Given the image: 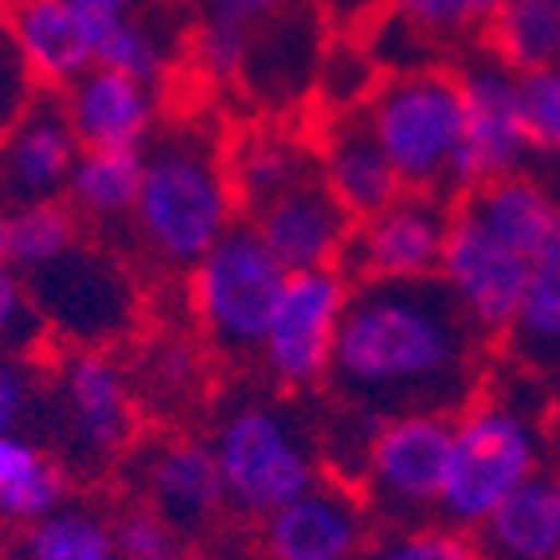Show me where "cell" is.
<instances>
[{
  "label": "cell",
  "mask_w": 560,
  "mask_h": 560,
  "mask_svg": "<svg viewBox=\"0 0 560 560\" xmlns=\"http://www.w3.org/2000/svg\"><path fill=\"white\" fill-rule=\"evenodd\" d=\"M205 357L192 341L161 337V341H150L141 349L133 388H138V396L161 404V408H180V404L197 400L200 388H205Z\"/></svg>",
  "instance_id": "32"
},
{
  "label": "cell",
  "mask_w": 560,
  "mask_h": 560,
  "mask_svg": "<svg viewBox=\"0 0 560 560\" xmlns=\"http://www.w3.org/2000/svg\"><path fill=\"white\" fill-rule=\"evenodd\" d=\"M141 150H83L67 180V208L79 224L121 228L130 224L141 188Z\"/></svg>",
  "instance_id": "27"
},
{
  "label": "cell",
  "mask_w": 560,
  "mask_h": 560,
  "mask_svg": "<svg viewBox=\"0 0 560 560\" xmlns=\"http://www.w3.org/2000/svg\"><path fill=\"white\" fill-rule=\"evenodd\" d=\"M552 475H557V482H560V463H557V467H552Z\"/></svg>",
  "instance_id": "47"
},
{
  "label": "cell",
  "mask_w": 560,
  "mask_h": 560,
  "mask_svg": "<svg viewBox=\"0 0 560 560\" xmlns=\"http://www.w3.org/2000/svg\"><path fill=\"white\" fill-rule=\"evenodd\" d=\"M47 337L51 334L28 279L16 267H0V353L32 357Z\"/></svg>",
  "instance_id": "37"
},
{
  "label": "cell",
  "mask_w": 560,
  "mask_h": 560,
  "mask_svg": "<svg viewBox=\"0 0 560 560\" xmlns=\"http://www.w3.org/2000/svg\"><path fill=\"white\" fill-rule=\"evenodd\" d=\"M4 4H16V0H4Z\"/></svg>",
  "instance_id": "48"
},
{
  "label": "cell",
  "mask_w": 560,
  "mask_h": 560,
  "mask_svg": "<svg viewBox=\"0 0 560 560\" xmlns=\"http://www.w3.org/2000/svg\"><path fill=\"white\" fill-rule=\"evenodd\" d=\"M299 4H306V0H197V9L205 16L235 20V24H247V28H262V24L294 12Z\"/></svg>",
  "instance_id": "42"
},
{
  "label": "cell",
  "mask_w": 560,
  "mask_h": 560,
  "mask_svg": "<svg viewBox=\"0 0 560 560\" xmlns=\"http://www.w3.org/2000/svg\"><path fill=\"white\" fill-rule=\"evenodd\" d=\"M505 341L529 373H560V247L533 262L522 310Z\"/></svg>",
  "instance_id": "28"
},
{
  "label": "cell",
  "mask_w": 560,
  "mask_h": 560,
  "mask_svg": "<svg viewBox=\"0 0 560 560\" xmlns=\"http://www.w3.org/2000/svg\"><path fill=\"white\" fill-rule=\"evenodd\" d=\"M388 9L435 39L440 47L486 39L502 0H393Z\"/></svg>",
  "instance_id": "35"
},
{
  "label": "cell",
  "mask_w": 560,
  "mask_h": 560,
  "mask_svg": "<svg viewBox=\"0 0 560 560\" xmlns=\"http://www.w3.org/2000/svg\"><path fill=\"white\" fill-rule=\"evenodd\" d=\"M71 470L24 431L0 435V522L36 525L67 505Z\"/></svg>",
  "instance_id": "26"
},
{
  "label": "cell",
  "mask_w": 560,
  "mask_h": 560,
  "mask_svg": "<svg viewBox=\"0 0 560 560\" xmlns=\"http://www.w3.org/2000/svg\"><path fill=\"white\" fill-rule=\"evenodd\" d=\"M0 560H24V557H12V552H0Z\"/></svg>",
  "instance_id": "46"
},
{
  "label": "cell",
  "mask_w": 560,
  "mask_h": 560,
  "mask_svg": "<svg viewBox=\"0 0 560 560\" xmlns=\"http://www.w3.org/2000/svg\"><path fill=\"white\" fill-rule=\"evenodd\" d=\"M247 224L271 247V255L287 267V275H302L341 267L357 220L337 205L334 192L322 185V177H314L287 197H279L275 205H267L262 212H255Z\"/></svg>",
  "instance_id": "17"
},
{
  "label": "cell",
  "mask_w": 560,
  "mask_h": 560,
  "mask_svg": "<svg viewBox=\"0 0 560 560\" xmlns=\"http://www.w3.org/2000/svg\"><path fill=\"white\" fill-rule=\"evenodd\" d=\"M91 36L94 67H106V71H118L150 86L165 83L180 56L177 20L153 12V4L130 16L91 20Z\"/></svg>",
  "instance_id": "25"
},
{
  "label": "cell",
  "mask_w": 560,
  "mask_h": 560,
  "mask_svg": "<svg viewBox=\"0 0 560 560\" xmlns=\"http://www.w3.org/2000/svg\"><path fill=\"white\" fill-rule=\"evenodd\" d=\"M79 215L67 208V200L12 208V267L24 279L47 271L51 262L63 259L71 247L83 243Z\"/></svg>",
  "instance_id": "31"
},
{
  "label": "cell",
  "mask_w": 560,
  "mask_h": 560,
  "mask_svg": "<svg viewBox=\"0 0 560 560\" xmlns=\"http://www.w3.org/2000/svg\"><path fill=\"white\" fill-rule=\"evenodd\" d=\"M545 470V428L537 408L514 393H486L455 416L440 522L475 533L510 494Z\"/></svg>",
  "instance_id": "5"
},
{
  "label": "cell",
  "mask_w": 560,
  "mask_h": 560,
  "mask_svg": "<svg viewBox=\"0 0 560 560\" xmlns=\"http://www.w3.org/2000/svg\"><path fill=\"white\" fill-rule=\"evenodd\" d=\"M326 36H322V16L314 4H299L287 16L255 28L252 59L243 67L240 83L262 98L267 106H290L306 98L318 83V67L326 56Z\"/></svg>",
  "instance_id": "21"
},
{
  "label": "cell",
  "mask_w": 560,
  "mask_h": 560,
  "mask_svg": "<svg viewBox=\"0 0 560 560\" xmlns=\"http://www.w3.org/2000/svg\"><path fill=\"white\" fill-rule=\"evenodd\" d=\"M79 153L83 145L67 121L59 94L44 91L39 103L0 138V205L28 208L63 200Z\"/></svg>",
  "instance_id": "15"
},
{
  "label": "cell",
  "mask_w": 560,
  "mask_h": 560,
  "mask_svg": "<svg viewBox=\"0 0 560 560\" xmlns=\"http://www.w3.org/2000/svg\"><path fill=\"white\" fill-rule=\"evenodd\" d=\"M39 94H44V86L32 75L28 59L20 56L16 36L9 28V16L0 9V138L39 103Z\"/></svg>",
  "instance_id": "40"
},
{
  "label": "cell",
  "mask_w": 560,
  "mask_h": 560,
  "mask_svg": "<svg viewBox=\"0 0 560 560\" xmlns=\"http://www.w3.org/2000/svg\"><path fill=\"white\" fill-rule=\"evenodd\" d=\"M478 560H560V482L552 470L510 494L475 533Z\"/></svg>",
  "instance_id": "23"
},
{
  "label": "cell",
  "mask_w": 560,
  "mask_h": 560,
  "mask_svg": "<svg viewBox=\"0 0 560 560\" xmlns=\"http://www.w3.org/2000/svg\"><path fill=\"white\" fill-rule=\"evenodd\" d=\"M314 150H318L322 185L353 220H369L404 197L400 177H396L393 161L384 158L364 110L329 114L322 130L314 133Z\"/></svg>",
  "instance_id": "19"
},
{
  "label": "cell",
  "mask_w": 560,
  "mask_h": 560,
  "mask_svg": "<svg viewBox=\"0 0 560 560\" xmlns=\"http://www.w3.org/2000/svg\"><path fill=\"white\" fill-rule=\"evenodd\" d=\"M463 86V110H467V185L475 192L490 180L517 177L529 168L533 153L529 130H525L522 94H517V71L486 47L475 51L455 71Z\"/></svg>",
  "instance_id": "13"
},
{
  "label": "cell",
  "mask_w": 560,
  "mask_h": 560,
  "mask_svg": "<svg viewBox=\"0 0 560 560\" xmlns=\"http://www.w3.org/2000/svg\"><path fill=\"white\" fill-rule=\"evenodd\" d=\"M361 490L322 478L310 494L262 517L259 545L267 560H361L373 541Z\"/></svg>",
  "instance_id": "14"
},
{
  "label": "cell",
  "mask_w": 560,
  "mask_h": 560,
  "mask_svg": "<svg viewBox=\"0 0 560 560\" xmlns=\"http://www.w3.org/2000/svg\"><path fill=\"white\" fill-rule=\"evenodd\" d=\"M86 20H110V16H130V12L150 9L153 0H71Z\"/></svg>",
  "instance_id": "44"
},
{
  "label": "cell",
  "mask_w": 560,
  "mask_h": 560,
  "mask_svg": "<svg viewBox=\"0 0 560 560\" xmlns=\"http://www.w3.org/2000/svg\"><path fill=\"white\" fill-rule=\"evenodd\" d=\"M529 271L533 259H525L517 247L498 240L467 205H455L435 279L447 290V299L455 302L458 314L486 341H498V337L510 334L517 310H522Z\"/></svg>",
  "instance_id": "10"
},
{
  "label": "cell",
  "mask_w": 560,
  "mask_h": 560,
  "mask_svg": "<svg viewBox=\"0 0 560 560\" xmlns=\"http://www.w3.org/2000/svg\"><path fill=\"white\" fill-rule=\"evenodd\" d=\"M455 443V416L404 411L376 423L361 490L369 514L384 525H416L440 517L443 482Z\"/></svg>",
  "instance_id": "7"
},
{
  "label": "cell",
  "mask_w": 560,
  "mask_h": 560,
  "mask_svg": "<svg viewBox=\"0 0 560 560\" xmlns=\"http://www.w3.org/2000/svg\"><path fill=\"white\" fill-rule=\"evenodd\" d=\"M24 560H118L114 517L67 502L44 522L28 525Z\"/></svg>",
  "instance_id": "30"
},
{
  "label": "cell",
  "mask_w": 560,
  "mask_h": 560,
  "mask_svg": "<svg viewBox=\"0 0 560 560\" xmlns=\"http://www.w3.org/2000/svg\"><path fill=\"white\" fill-rule=\"evenodd\" d=\"M228 177H232L240 212H262L279 197L318 177L314 138L287 121L247 126L228 141Z\"/></svg>",
  "instance_id": "20"
},
{
  "label": "cell",
  "mask_w": 560,
  "mask_h": 560,
  "mask_svg": "<svg viewBox=\"0 0 560 560\" xmlns=\"http://www.w3.org/2000/svg\"><path fill=\"white\" fill-rule=\"evenodd\" d=\"M56 400L71 447L91 463L121 455L138 431L133 373L110 349H67L56 364Z\"/></svg>",
  "instance_id": "11"
},
{
  "label": "cell",
  "mask_w": 560,
  "mask_h": 560,
  "mask_svg": "<svg viewBox=\"0 0 560 560\" xmlns=\"http://www.w3.org/2000/svg\"><path fill=\"white\" fill-rule=\"evenodd\" d=\"M20 56L47 94H59L94 67L91 20L71 0H16L4 4Z\"/></svg>",
  "instance_id": "22"
},
{
  "label": "cell",
  "mask_w": 560,
  "mask_h": 560,
  "mask_svg": "<svg viewBox=\"0 0 560 560\" xmlns=\"http://www.w3.org/2000/svg\"><path fill=\"white\" fill-rule=\"evenodd\" d=\"M490 341L440 279L353 282L326 388L376 420L404 411L458 416L486 388Z\"/></svg>",
  "instance_id": "1"
},
{
  "label": "cell",
  "mask_w": 560,
  "mask_h": 560,
  "mask_svg": "<svg viewBox=\"0 0 560 560\" xmlns=\"http://www.w3.org/2000/svg\"><path fill=\"white\" fill-rule=\"evenodd\" d=\"M361 560H478L475 537L431 517L416 525H384Z\"/></svg>",
  "instance_id": "34"
},
{
  "label": "cell",
  "mask_w": 560,
  "mask_h": 560,
  "mask_svg": "<svg viewBox=\"0 0 560 560\" xmlns=\"http://www.w3.org/2000/svg\"><path fill=\"white\" fill-rule=\"evenodd\" d=\"M0 267H12V208L0 205Z\"/></svg>",
  "instance_id": "45"
},
{
  "label": "cell",
  "mask_w": 560,
  "mask_h": 560,
  "mask_svg": "<svg viewBox=\"0 0 560 560\" xmlns=\"http://www.w3.org/2000/svg\"><path fill=\"white\" fill-rule=\"evenodd\" d=\"M525 130L537 158H560V63L517 75Z\"/></svg>",
  "instance_id": "39"
},
{
  "label": "cell",
  "mask_w": 560,
  "mask_h": 560,
  "mask_svg": "<svg viewBox=\"0 0 560 560\" xmlns=\"http://www.w3.org/2000/svg\"><path fill=\"white\" fill-rule=\"evenodd\" d=\"M287 279V267L259 232L252 224H235L188 271V310L200 337L224 357H259Z\"/></svg>",
  "instance_id": "6"
},
{
  "label": "cell",
  "mask_w": 560,
  "mask_h": 560,
  "mask_svg": "<svg viewBox=\"0 0 560 560\" xmlns=\"http://www.w3.org/2000/svg\"><path fill=\"white\" fill-rule=\"evenodd\" d=\"M161 86L91 67L59 91L63 114L83 150H145L161 130Z\"/></svg>",
  "instance_id": "18"
},
{
  "label": "cell",
  "mask_w": 560,
  "mask_h": 560,
  "mask_svg": "<svg viewBox=\"0 0 560 560\" xmlns=\"http://www.w3.org/2000/svg\"><path fill=\"white\" fill-rule=\"evenodd\" d=\"M310 4H314L318 16L326 20V24H334L341 36H361L373 20H381L384 12H388L393 0H310Z\"/></svg>",
  "instance_id": "43"
},
{
  "label": "cell",
  "mask_w": 560,
  "mask_h": 560,
  "mask_svg": "<svg viewBox=\"0 0 560 560\" xmlns=\"http://www.w3.org/2000/svg\"><path fill=\"white\" fill-rule=\"evenodd\" d=\"M364 118L393 161L404 192L458 200L467 197V110L463 86L447 67L384 75Z\"/></svg>",
  "instance_id": "3"
},
{
  "label": "cell",
  "mask_w": 560,
  "mask_h": 560,
  "mask_svg": "<svg viewBox=\"0 0 560 560\" xmlns=\"http://www.w3.org/2000/svg\"><path fill=\"white\" fill-rule=\"evenodd\" d=\"M36 396H39L36 364L28 357L0 353V435L20 431L24 416L36 408Z\"/></svg>",
  "instance_id": "41"
},
{
  "label": "cell",
  "mask_w": 560,
  "mask_h": 560,
  "mask_svg": "<svg viewBox=\"0 0 560 560\" xmlns=\"http://www.w3.org/2000/svg\"><path fill=\"white\" fill-rule=\"evenodd\" d=\"M458 205H467L498 240L517 247L533 262L560 247V197H552L529 173L478 185Z\"/></svg>",
  "instance_id": "24"
},
{
  "label": "cell",
  "mask_w": 560,
  "mask_h": 560,
  "mask_svg": "<svg viewBox=\"0 0 560 560\" xmlns=\"http://www.w3.org/2000/svg\"><path fill=\"white\" fill-rule=\"evenodd\" d=\"M381 79H384L381 67L369 56V47H364L361 36H337L329 39L326 56H322L314 91H318V103L326 110V118L329 114H357L369 106Z\"/></svg>",
  "instance_id": "33"
},
{
  "label": "cell",
  "mask_w": 560,
  "mask_h": 560,
  "mask_svg": "<svg viewBox=\"0 0 560 560\" xmlns=\"http://www.w3.org/2000/svg\"><path fill=\"white\" fill-rule=\"evenodd\" d=\"M118 560H185V533L150 505H126L114 517Z\"/></svg>",
  "instance_id": "38"
},
{
  "label": "cell",
  "mask_w": 560,
  "mask_h": 560,
  "mask_svg": "<svg viewBox=\"0 0 560 560\" xmlns=\"http://www.w3.org/2000/svg\"><path fill=\"white\" fill-rule=\"evenodd\" d=\"M141 188L130 235L161 271H192L235 228L240 200L228 145L205 121H168L141 150Z\"/></svg>",
  "instance_id": "2"
},
{
  "label": "cell",
  "mask_w": 560,
  "mask_h": 560,
  "mask_svg": "<svg viewBox=\"0 0 560 560\" xmlns=\"http://www.w3.org/2000/svg\"><path fill=\"white\" fill-rule=\"evenodd\" d=\"M212 455L224 475L228 510L240 517H271L322 482V443L299 411L271 396H240L224 404L212 428Z\"/></svg>",
  "instance_id": "4"
},
{
  "label": "cell",
  "mask_w": 560,
  "mask_h": 560,
  "mask_svg": "<svg viewBox=\"0 0 560 560\" xmlns=\"http://www.w3.org/2000/svg\"><path fill=\"white\" fill-rule=\"evenodd\" d=\"M349 294L353 279L346 267L290 275L259 346V364L275 388L314 393L329 381Z\"/></svg>",
  "instance_id": "9"
},
{
  "label": "cell",
  "mask_w": 560,
  "mask_h": 560,
  "mask_svg": "<svg viewBox=\"0 0 560 560\" xmlns=\"http://www.w3.org/2000/svg\"><path fill=\"white\" fill-rule=\"evenodd\" d=\"M252 44H255V28L200 12L185 47H188V63L197 67V75H205L208 83H240L243 67L252 59Z\"/></svg>",
  "instance_id": "36"
},
{
  "label": "cell",
  "mask_w": 560,
  "mask_h": 560,
  "mask_svg": "<svg viewBox=\"0 0 560 560\" xmlns=\"http://www.w3.org/2000/svg\"><path fill=\"white\" fill-rule=\"evenodd\" d=\"M486 47L517 75L560 63V0H502Z\"/></svg>",
  "instance_id": "29"
},
{
  "label": "cell",
  "mask_w": 560,
  "mask_h": 560,
  "mask_svg": "<svg viewBox=\"0 0 560 560\" xmlns=\"http://www.w3.org/2000/svg\"><path fill=\"white\" fill-rule=\"evenodd\" d=\"M455 205L423 192H404L369 220H357L346 252L353 282H428L440 275Z\"/></svg>",
  "instance_id": "12"
},
{
  "label": "cell",
  "mask_w": 560,
  "mask_h": 560,
  "mask_svg": "<svg viewBox=\"0 0 560 560\" xmlns=\"http://www.w3.org/2000/svg\"><path fill=\"white\" fill-rule=\"evenodd\" d=\"M133 482L141 502L158 510L180 533H200L228 510L224 475L215 467L212 443L165 435L138 451Z\"/></svg>",
  "instance_id": "16"
},
{
  "label": "cell",
  "mask_w": 560,
  "mask_h": 560,
  "mask_svg": "<svg viewBox=\"0 0 560 560\" xmlns=\"http://www.w3.org/2000/svg\"><path fill=\"white\" fill-rule=\"evenodd\" d=\"M47 334L71 349H106L138 326L141 299L130 271L106 247H71L59 262L28 279Z\"/></svg>",
  "instance_id": "8"
}]
</instances>
